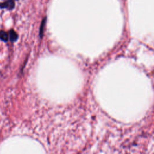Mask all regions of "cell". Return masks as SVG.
<instances>
[{
	"instance_id": "1",
	"label": "cell",
	"mask_w": 154,
	"mask_h": 154,
	"mask_svg": "<svg viewBox=\"0 0 154 154\" xmlns=\"http://www.w3.org/2000/svg\"><path fill=\"white\" fill-rule=\"evenodd\" d=\"M14 7V3L13 0H9V1L0 4V8L1 9L6 8L9 10H12L13 9Z\"/></svg>"
},
{
	"instance_id": "2",
	"label": "cell",
	"mask_w": 154,
	"mask_h": 154,
	"mask_svg": "<svg viewBox=\"0 0 154 154\" xmlns=\"http://www.w3.org/2000/svg\"><path fill=\"white\" fill-rule=\"evenodd\" d=\"M10 41L13 42H15L18 39V34L14 30H10Z\"/></svg>"
},
{
	"instance_id": "3",
	"label": "cell",
	"mask_w": 154,
	"mask_h": 154,
	"mask_svg": "<svg viewBox=\"0 0 154 154\" xmlns=\"http://www.w3.org/2000/svg\"><path fill=\"white\" fill-rule=\"evenodd\" d=\"M0 39L4 42H7L8 40V36L7 34L4 31H0Z\"/></svg>"
},
{
	"instance_id": "4",
	"label": "cell",
	"mask_w": 154,
	"mask_h": 154,
	"mask_svg": "<svg viewBox=\"0 0 154 154\" xmlns=\"http://www.w3.org/2000/svg\"><path fill=\"white\" fill-rule=\"evenodd\" d=\"M45 21H46V18H45L42 21V24H41V29H40V36H41V37H42V35H43V30H44V28H45Z\"/></svg>"
}]
</instances>
